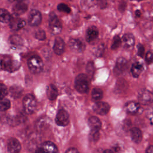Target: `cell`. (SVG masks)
Here are the masks:
<instances>
[{
	"mask_svg": "<svg viewBox=\"0 0 153 153\" xmlns=\"http://www.w3.org/2000/svg\"><path fill=\"white\" fill-rule=\"evenodd\" d=\"M76 90L80 93H86L89 90V78L85 74L81 73L76 75L74 81Z\"/></svg>",
	"mask_w": 153,
	"mask_h": 153,
	"instance_id": "1",
	"label": "cell"
},
{
	"mask_svg": "<svg viewBox=\"0 0 153 153\" xmlns=\"http://www.w3.org/2000/svg\"><path fill=\"white\" fill-rule=\"evenodd\" d=\"M27 66L30 72L33 74L40 73L44 68L42 60L37 56H32L27 61Z\"/></svg>",
	"mask_w": 153,
	"mask_h": 153,
	"instance_id": "2",
	"label": "cell"
},
{
	"mask_svg": "<svg viewBox=\"0 0 153 153\" xmlns=\"http://www.w3.org/2000/svg\"><path fill=\"white\" fill-rule=\"evenodd\" d=\"M0 66L2 69L8 72H14L19 69L20 63L10 56H4L0 61Z\"/></svg>",
	"mask_w": 153,
	"mask_h": 153,
	"instance_id": "3",
	"label": "cell"
},
{
	"mask_svg": "<svg viewBox=\"0 0 153 153\" xmlns=\"http://www.w3.org/2000/svg\"><path fill=\"white\" fill-rule=\"evenodd\" d=\"M48 25L51 32L53 34L57 35L60 33L62 29V25L59 19L54 12H51L49 14Z\"/></svg>",
	"mask_w": 153,
	"mask_h": 153,
	"instance_id": "4",
	"label": "cell"
},
{
	"mask_svg": "<svg viewBox=\"0 0 153 153\" xmlns=\"http://www.w3.org/2000/svg\"><path fill=\"white\" fill-rule=\"evenodd\" d=\"M23 106L24 111L27 114H33L36 106V101L35 97L31 94H26L23 100Z\"/></svg>",
	"mask_w": 153,
	"mask_h": 153,
	"instance_id": "5",
	"label": "cell"
},
{
	"mask_svg": "<svg viewBox=\"0 0 153 153\" xmlns=\"http://www.w3.org/2000/svg\"><path fill=\"white\" fill-rule=\"evenodd\" d=\"M33 153H58V149L53 142L45 141L39 145Z\"/></svg>",
	"mask_w": 153,
	"mask_h": 153,
	"instance_id": "6",
	"label": "cell"
},
{
	"mask_svg": "<svg viewBox=\"0 0 153 153\" xmlns=\"http://www.w3.org/2000/svg\"><path fill=\"white\" fill-rule=\"evenodd\" d=\"M137 97L139 103L144 105H148L153 102V93L145 88L141 89L139 91Z\"/></svg>",
	"mask_w": 153,
	"mask_h": 153,
	"instance_id": "7",
	"label": "cell"
},
{
	"mask_svg": "<svg viewBox=\"0 0 153 153\" xmlns=\"http://www.w3.org/2000/svg\"><path fill=\"white\" fill-rule=\"evenodd\" d=\"M127 68V60L123 57H120L116 60L114 68V73L115 75H120L125 72Z\"/></svg>",
	"mask_w": 153,
	"mask_h": 153,
	"instance_id": "8",
	"label": "cell"
},
{
	"mask_svg": "<svg viewBox=\"0 0 153 153\" xmlns=\"http://www.w3.org/2000/svg\"><path fill=\"white\" fill-rule=\"evenodd\" d=\"M68 45L71 50L78 53H82L85 49V44L81 38H71L69 40Z\"/></svg>",
	"mask_w": 153,
	"mask_h": 153,
	"instance_id": "9",
	"label": "cell"
},
{
	"mask_svg": "<svg viewBox=\"0 0 153 153\" xmlns=\"http://www.w3.org/2000/svg\"><path fill=\"white\" fill-rule=\"evenodd\" d=\"M55 122L59 126H66L69 122V115L68 112L64 109H60L57 113Z\"/></svg>",
	"mask_w": 153,
	"mask_h": 153,
	"instance_id": "10",
	"label": "cell"
},
{
	"mask_svg": "<svg viewBox=\"0 0 153 153\" xmlns=\"http://www.w3.org/2000/svg\"><path fill=\"white\" fill-rule=\"evenodd\" d=\"M42 20L41 13L37 10H32L29 14L28 23L31 26H37L40 25Z\"/></svg>",
	"mask_w": 153,
	"mask_h": 153,
	"instance_id": "11",
	"label": "cell"
},
{
	"mask_svg": "<svg viewBox=\"0 0 153 153\" xmlns=\"http://www.w3.org/2000/svg\"><path fill=\"white\" fill-rule=\"evenodd\" d=\"M99 37V30L95 26H89L85 33V40L87 42L93 44Z\"/></svg>",
	"mask_w": 153,
	"mask_h": 153,
	"instance_id": "12",
	"label": "cell"
},
{
	"mask_svg": "<svg viewBox=\"0 0 153 153\" xmlns=\"http://www.w3.org/2000/svg\"><path fill=\"white\" fill-rule=\"evenodd\" d=\"M110 106L109 104L104 102H97L93 106L94 112L100 115H106L109 111Z\"/></svg>",
	"mask_w": 153,
	"mask_h": 153,
	"instance_id": "13",
	"label": "cell"
},
{
	"mask_svg": "<svg viewBox=\"0 0 153 153\" xmlns=\"http://www.w3.org/2000/svg\"><path fill=\"white\" fill-rule=\"evenodd\" d=\"M123 47L126 50H131L135 44V38L134 35L130 33H127L123 35L121 38Z\"/></svg>",
	"mask_w": 153,
	"mask_h": 153,
	"instance_id": "14",
	"label": "cell"
},
{
	"mask_svg": "<svg viewBox=\"0 0 153 153\" xmlns=\"http://www.w3.org/2000/svg\"><path fill=\"white\" fill-rule=\"evenodd\" d=\"M7 150L8 153H19L21 150L20 142L14 137H10L7 142Z\"/></svg>",
	"mask_w": 153,
	"mask_h": 153,
	"instance_id": "15",
	"label": "cell"
},
{
	"mask_svg": "<svg viewBox=\"0 0 153 153\" xmlns=\"http://www.w3.org/2000/svg\"><path fill=\"white\" fill-rule=\"evenodd\" d=\"M65 44L63 39L60 37L57 36L54 39V42L53 47V51L58 56L62 55L65 51Z\"/></svg>",
	"mask_w": 153,
	"mask_h": 153,
	"instance_id": "16",
	"label": "cell"
},
{
	"mask_svg": "<svg viewBox=\"0 0 153 153\" xmlns=\"http://www.w3.org/2000/svg\"><path fill=\"white\" fill-rule=\"evenodd\" d=\"M27 10V4L26 1L16 2L13 8L14 14L17 16L21 15L25 13Z\"/></svg>",
	"mask_w": 153,
	"mask_h": 153,
	"instance_id": "17",
	"label": "cell"
},
{
	"mask_svg": "<svg viewBox=\"0 0 153 153\" xmlns=\"http://www.w3.org/2000/svg\"><path fill=\"white\" fill-rule=\"evenodd\" d=\"M88 124L91 131H99L102 126L101 121L96 117H91L88 120Z\"/></svg>",
	"mask_w": 153,
	"mask_h": 153,
	"instance_id": "18",
	"label": "cell"
},
{
	"mask_svg": "<svg viewBox=\"0 0 153 153\" xmlns=\"http://www.w3.org/2000/svg\"><path fill=\"white\" fill-rule=\"evenodd\" d=\"M26 25V22L25 20L19 18H11L10 22V26L11 29L14 30H18L23 28Z\"/></svg>",
	"mask_w": 153,
	"mask_h": 153,
	"instance_id": "19",
	"label": "cell"
},
{
	"mask_svg": "<svg viewBox=\"0 0 153 153\" xmlns=\"http://www.w3.org/2000/svg\"><path fill=\"white\" fill-rule=\"evenodd\" d=\"M143 70V66L142 63L139 62H136L133 63L130 72L132 76L134 78H138Z\"/></svg>",
	"mask_w": 153,
	"mask_h": 153,
	"instance_id": "20",
	"label": "cell"
},
{
	"mask_svg": "<svg viewBox=\"0 0 153 153\" xmlns=\"http://www.w3.org/2000/svg\"><path fill=\"white\" fill-rule=\"evenodd\" d=\"M140 105L139 103L136 102H129L126 104L125 109L127 113L131 114H136L140 109Z\"/></svg>",
	"mask_w": 153,
	"mask_h": 153,
	"instance_id": "21",
	"label": "cell"
},
{
	"mask_svg": "<svg viewBox=\"0 0 153 153\" xmlns=\"http://www.w3.org/2000/svg\"><path fill=\"white\" fill-rule=\"evenodd\" d=\"M46 92L47 97L50 100H54L58 96L57 88L54 85L52 84L47 86Z\"/></svg>",
	"mask_w": 153,
	"mask_h": 153,
	"instance_id": "22",
	"label": "cell"
},
{
	"mask_svg": "<svg viewBox=\"0 0 153 153\" xmlns=\"http://www.w3.org/2000/svg\"><path fill=\"white\" fill-rule=\"evenodd\" d=\"M130 136L132 140L136 143H139L142 140V132L137 127H133L130 129Z\"/></svg>",
	"mask_w": 153,
	"mask_h": 153,
	"instance_id": "23",
	"label": "cell"
},
{
	"mask_svg": "<svg viewBox=\"0 0 153 153\" xmlns=\"http://www.w3.org/2000/svg\"><path fill=\"white\" fill-rule=\"evenodd\" d=\"M23 88L18 85H13L10 88V93L12 97L17 99L23 94Z\"/></svg>",
	"mask_w": 153,
	"mask_h": 153,
	"instance_id": "24",
	"label": "cell"
},
{
	"mask_svg": "<svg viewBox=\"0 0 153 153\" xmlns=\"http://www.w3.org/2000/svg\"><path fill=\"white\" fill-rule=\"evenodd\" d=\"M127 82L123 78H120L117 81L115 84V90L118 93H121L127 88Z\"/></svg>",
	"mask_w": 153,
	"mask_h": 153,
	"instance_id": "25",
	"label": "cell"
},
{
	"mask_svg": "<svg viewBox=\"0 0 153 153\" xmlns=\"http://www.w3.org/2000/svg\"><path fill=\"white\" fill-rule=\"evenodd\" d=\"M48 119L45 118H41L39 119L36 123V128L38 131H42L44 130H45L47 127L48 126Z\"/></svg>",
	"mask_w": 153,
	"mask_h": 153,
	"instance_id": "26",
	"label": "cell"
},
{
	"mask_svg": "<svg viewBox=\"0 0 153 153\" xmlns=\"http://www.w3.org/2000/svg\"><path fill=\"white\" fill-rule=\"evenodd\" d=\"M11 16L9 12L3 8H0V22L2 23H8L11 19Z\"/></svg>",
	"mask_w": 153,
	"mask_h": 153,
	"instance_id": "27",
	"label": "cell"
},
{
	"mask_svg": "<svg viewBox=\"0 0 153 153\" xmlns=\"http://www.w3.org/2000/svg\"><path fill=\"white\" fill-rule=\"evenodd\" d=\"M103 97V91L99 88H94L91 91L92 100L95 102H99Z\"/></svg>",
	"mask_w": 153,
	"mask_h": 153,
	"instance_id": "28",
	"label": "cell"
},
{
	"mask_svg": "<svg viewBox=\"0 0 153 153\" xmlns=\"http://www.w3.org/2000/svg\"><path fill=\"white\" fill-rule=\"evenodd\" d=\"M99 0H81V6L83 9H89L98 5Z\"/></svg>",
	"mask_w": 153,
	"mask_h": 153,
	"instance_id": "29",
	"label": "cell"
},
{
	"mask_svg": "<svg viewBox=\"0 0 153 153\" xmlns=\"http://www.w3.org/2000/svg\"><path fill=\"white\" fill-rule=\"evenodd\" d=\"M85 71L87 72V75L89 79L93 78L94 72H95V66L94 64L92 61H89L87 62L86 65V68H85Z\"/></svg>",
	"mask_w": 153,
	"mask_h": 153,
	"instance_id": "30",
	"label": "cell"
},
{
	"mask_svg": "<svg viewBox=\"0 0 153 153\" xmlns=\"http://www.w3.org/2000/svg\"><path fill=\"white\" fill-rule=\"evenodd\" d=\"M121 44H122L121 38L120 37V36L117 35H115L112 39V42L111 47V50H117L121 46Z\"/></svg>",
	"mask_w": 153,
	"mask_h": 153,
	"instance_id": "31",
	"label": "cell"
},
{
	"mask_svg": "<svg viewBox=\"0 0 153 153\" xmlns=\"http://www.w3.org/2000/svg\"><path fill=\"white\" fill-rule=\"evenodd\" d=\"M10 42L15 46H21L23 45L22 39L18 35H11L9 38Z\"/></svg>",
	"mask_w": 153,
	"mask_h": 153,
	"instance_id": "32",
	"label": "cell"
},
{
	"mask_svg": "<svg viewBox=\"0 0 153 153\" xmlns=\"http://www.w3.org/2000/svg\"><path fill=\"white\" fill-rule=\"evenodd\" d=\"M11 106L10 101L6 98L0 99V111H5Z\"/></svg>",
	"mask_w": 153,
	"mask_h": 153,
	"instance_id": "33",
	"label": "cell"
},
{
	"mask_svg": "<svg viewBox=\"0 0 153 153\" xmlns=\"http://www.w3.org/2000/svg\"><path fill=\"white\" fill-rule=\"evenodd\" d=\"M57 8L59 11L68 13V14L70 13L71 11L70 7L68 5H66L64 3H60L59 4H58Z\"/></svg>",
	"mask_w": 153,
	"mask_h": 153,
	"instance_id": "34",
	"label": "cell"
},
{
	"mask_svg": "<svg viewBox=\"0 0 153 153\" xmlns=\"http://www.w3.org/2000/svg\"><path fill=\"white\" fill-rule=\"evenodd\" d=\"M35 38L39 41H44L46 38L45 32L44 30L39 29L35 33Z\"/></svg>",
	"mask_w": 153,
	"mask_h": 153,
	"instance_id": "35",
	"label": "cell"
},
{
	"mask_svg": "<svg viewBox=\"0 0 153 153\" xmlns=\"http://www.w3.org/2000/svg\"><path fill=\"white\" fill-rule=\"evenodd\" d=\"M145 60L148 65L153 63V52L148 51L145 54Z\"/></svg>",
	"mask_w": 153,
	"mask_h": 153,
	"instance_id": "36",
	"label": "cell"
},
{
	"mask_svg": "<svg viewBox=\"0 0 153 153\" xmlns=\"http://www.w3.org/2000/svg\"><path fill=\"white\" fill-rule=\"evenodd\" d=\"M8 93V89L5 85L0 83V99H3Z\"/></svg>",
	"mask_w": 153,
	"mask_h": 153,
	"instance_id": "37",
	"label": "cell"
},
{
	"mask_svg": "<svg viewBox=\"0 0 153 153\" xmlns=\"http://www.w3.org/2000/svg\"><path fill=\"white\" fill-rule=\"evenodd\" d=\"M137 55L140 57H143L145 56V47L141 44H138L137 45Z\"/></svg>",
	"mask_w": 153,
	"mask_h": 153,
	"instance_id": "38",
	"label": "cell"
},
{
	"mask_svg": "<svg viewBox=\"0 0 153 153\" xmlns=\"http://www.w3.org/2000/svg\"><path fill=\"white\" fill-rule=\"evenodd\" d=\"M127 0H121L119 4H118V10L120 11V13H123L127 7Z\"/></svg>",
	"mask_w": 153,
	"mask_h": 153,
	"instance_id": "39",
	"label": "cell"
},
{
	"mask_svg": "<svg viewBox=\"0 0 153 153\" xmlns=\"http://www.w3.org/2000/svg\"><path fill=\"white\" fill-rule=\"evenodd\" d=\"M99 131H91L90 133V139L93 141H96L99 138Z\"/></svg>",
	"mask_w": 153,
	"mask_h": 153,
	"instance_id": "40",
	"label": "cell"
},
{
	"mask_svg": "<svg viewBox=\"0 0 153 153\" xmlns=\"http://www.w3.org/2000/svg\"><path fill=\"white\" fill-rule=\"evenodd\" d=\"M98 5L101 9H104L107 7L108 1L107 0H99Z\"/></svg>",
	"mask_w": 153,
	"mask_h": 153,
	"instance_id": "41",
	"label": "cell"
},
{
	"mask_svg": "<svg viewBox=\"0 0 153 153\" xmlns=\"http://www.w3.org/2000/svg\"><path fill=\"white\" fill-rule=\"evenodd\" d=\"M103 50H104V47L103 45H100V46H99L96 51V56L97 57H100L102 53H103Z\"/></svg>",
	"mask_w": 153,
	"mask_h": 153,
	"instance_id": "42",
	"label": "cell"
},
{
	"mask_svg": "<svg viewBox=\"0 0 153 153\" xmlns=\"http://www.w3.org/2000/svg\"><path fill=\"white\" fill-rule=\"evenodd\" d=\"M65 153H79V152L76 148H70L66 150Z\"/></svg>",
	"mask_w": 153,
	"mask_h": 153,
	"instance_id": "43",
	"label": "cell"
},
{
	"mask_svg": "<svg viewBox=\"0 0 153 153\" xmlns=\"http://www.w3.org/2000/svg\"><path fill=\"white\" fill-rule=\"evenodd\" d=\"M124 126L125 128L128 129L131 126V122L129 120H126L125 123L124 124Z\"/></svg>",
	"mask_w": 153,
	"mask_h": 153,
	"instance_id": "44",
	"label": "cell"
},
{
	"mask_svg": "<svg viewBox=\"0 0 153 153\" xmlns=\"http://www.w3.org/2000/svg\"><path fill=\"white\" fill-rule=\"evenodd\" d=\"M134 13H135V16H136V17H137V18L140 17V16H141V12H140V11L139 10H136Z\"/></svg>",
	"mask_w": 153,
	"mask_h": 153,
	"instance_id": "45",
	"label": "cell"
},
{
	"mask_svg": "<svg viewBox=\"0 0 153 153\" xmlns=\"http://www.w3.org/2000/svg\"><path fill=\"white\" fill-rule=\"evenodd\" d=\"M146 153H153V146H149L146 151Z\"/></svg>",
	"mask_w": 153,
	"mask_h": 153,
	"instance_id": "46",
	"label": "cell"
},
{
	"mask_svg": "<svg viewBox=\"0 0 153 153\" xmlns=\"http://www.w3.org/2000/svg\"><path fill=\"white\" fill-rule=\"evenodd\" d=\"M103 153H114V152L112 151V150H110V149H106L105 150Z\"/></svg>",
	"mask_w": 153,
	"mask_h": 153,
	"instance_id": "47",
	"label": "cell"
},
{
	"mask_svg": "<svg viewBox=\"0 0 153 153\" xmlns=\"http://www.w3.org/2000/svg\"><path fill=\"white\" fill-rule=\"evenodd\" d=\"M20 1H26V0H16V2H20Z\"/></svg>",
	"mask_w": 153,
	"mask_h": 153,
	"instance_id": "48",
	"label": "cell"
},
{
	"mask_svg": "<svg viewBox=\"0 0 153 153\" xmlns=\"http://www.w3.org/2000/svg\"><path fill=\"white\" fill-rule=\"evenodd\" d=\"M130 1H136L140 2V1H145V0H130Z\"/></svg>",
	"mask_w": 153,
	"mask_h": 153,
	"instance_id": "49",
	"label": "cell"
}]
</instances>
